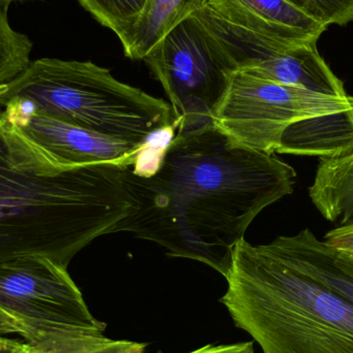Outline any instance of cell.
Instances as JSON below:
<instances>
[{
    "instance_id": "7a4b0ae2",
    "label": "cell",
    "mask_w": 353,
    "mask_h": 353,
    "mask_svg": "<svg viewBox=\"0 0 353 353\" xmlns=\"http://www.w3.org/2000/svg\"><path fill=\"white\" fill-rule=\"evenodd\" d=\"M126 167L66 165L23 134L0 105V265L45 256L68 267L130 214Z\"/></svg>"
},
{
    "instance_id": "9a60e30c",
    "label": "cell",
    "mask_w": 353,
    "mask_h": 353,
    "mask_svg": "<svg viewBox=\"0 0 353 353\" xmlns=\"http://www.w3.org/2000/svg\"><path fill=\"white\" fill-rule=\"evenodd\" d=\"M31 346L39 353H143L147 344L110 339L103 333L82 332L55 336Z\"/></svg>"
},
{
    "instance_id": "ba28073f",
    "label": "cell",
    "mask_w": 353,
    "mask_h": 353,
    "mask_svg": "<svg viewBox=\"0 0 353 353\" xmlns=\"http://www.w3.org/2000/svg\"><path fill=\"white\" fill-rule=\"evenodd\" d=\"M217 39L236 70L321 94L348 97L313 41H283L230 24L207 8L195 12Z\"/></svg>"
},
{
    "instance_id": "e0dca14e",
    "label": "cell",
    "mask_w": 353,
    "mask_h": 353,
    "mask_svg": "<svg viewBox=\"0 0 353 353\" xmlns=\"http://www.w3.org/2000/svg\"><path fill=\"white\" fill-rule=\"evenodd\" d=\"M32 46L27 35L10 27L6 8H0V86L26 70Z\"/></svg>"
},
{
    "instance_id": "9c48e42d",
    "label": "cell",
    "mask_w": 353,
    "mask_h": 353,
    "mask_svg": "<svg viewBox=\"0 0 353 353\" xmlns=\"http://www.w3.org/2000/svg\"><path fill=\"white\" fill-rule=\"evenodd\" d=\"M25 136L66 165H138L148 146L132 144L74 128L32 112L3 108Z\"/></svg>"
},
{
    "instance_id": "52a82bcc",
    "label": "cell",
    "mask_w": 353,
    "mask_h": 353,
    "mask_svg": "<svg viewBox=\"0 0 353 353\" xmlns=\"http://www.w3.org/2000/svg\"><path fill=\"white\" fill-rule=\"evenodd\" d=\"M0 313L29 345L55 336L105 330L89 310L68 267L45 256L0 265Z\"/></svg>"
},
{
    "instance_id": "44dd1931",
    "label": "cell",
    "mask_w": 353,
    "mask_h": 353,
    "mask_svg": "<svg viewBox=\"0 0 353 353\" xmlns=\"http://www.w3.org/2000/svg\"><path fill=\"white\" fill-rule=\"evenodd\" d=\"M253 342H239L226 345H205L188 353H253Z\"/></svg>"
},
{
    "instance_id": "8992f818",
    "label": "cell",
    "mask_w": 353,
    "mask_h": 353,
    "mask_svg": "<svg viewBox=\"0 0 353 353\" xmlns=\"http://www.w3.org/2000/svg\"><path fill=\"white\" fill-rule=\"evenodd\" d=\"M353 110V97H332L234 72L212 123L239 146L275 154L282 134L299 120Z\"/></svg>"
},
{
    "instance_id": "2e32d148",
    "label": "cell",
    "mask_w": 353,
    "mask_h": 353,
    "mask_svg": "<svg viewBox=\"0 0 353 353\" xmlns=\"http://www.w3.org/2000/svg\"><path fill=\"white\" fill-rule=\"evenodd\" d=\"M103 26L123 41L138 22L147 0H78Z\"/></svg>"
},
{
    "instance_id": "6da1fadb",
    "label": "cell",
    "mask_w": 353,
    "mask_h": 353,
    "mask_svg": "<svg viewBox=\"0 0 353 353\" xmlns=\"http://www.w3.org/2000/svg\"><path fill=\"white\" fill-rule=\"evenodd\" d=\"M130 214L114 228L228 276L236 245L261 212L294 192L296 173L275 157L239 146L207 124L176 132L152 171L130 167Z\"/></svg>"
},
{
    "instance_id": "7c38bea8",
    "label": "cell",
    "mask_w": 353,
    "mask_h": 353,
    "mask_svg": "<svg viewBox=\"0 0 353 353\" xmlns=\"http://www.w3.org/2000/svg\"><path fill=\"white\" fill-rule=\"evenodd\" d=\"M353 152V110L299 120L286 128L276 153L335 159Z\"/></svg>"
},
{
    "instance_id": "ffe728a7",
    "label": "cell",
    "mask_w": 353,
    "mask_h": 353,
    "mask_svg": "<svg viewBox=\"0 0 353 353\" xmlns=\"http://www.w3.org/2000/svg\"><path fill=\"white\" fill-rule=\"evenodd\" d=\"M16 336L21 337L20 330L0 313V353L10 352L24 342L17 339Z\"/></svg>"
},
{
    "instance_id": "7402d4cb",
    "label": "cell",
    "mask_w": 353,
    "mask_h": 353,
    "mask_svg": "<svg viewBox=\"0 0 353 353\" xmlns=\"http://www.w3.org/2000/svg\"><path fill=\"white\" fill-rule=\"evenodd\" d=\"M4 353H39V352H37L34 347H32V346L29 345L28 343L24 341L21 345H19L18 347Z\"/></svg>"
},
{
    "instance_id": "5b68a950",
    "label": "cell",
    "mask_w": 353,
    "mask_h": 353,
    "mask_svg": "<svg viewBox=\"0 0 353 353\" xmlns=\"http://www.w3.org/2000/svg\"><path fill=\"white\" fill-rule=\"evenodd\" d=\"M143 61L169 97L176 132L212 123V115L236 72L196 14L174 27Z\"/></svg>"
},
{
    "instance_id": "ac0fdd59",
    "label": "cell",
    "mask_w": 353,
    "mask_h": 353,
    "mask_svg": "<svg viewBox=\"0 0 353 353\" xmlns=\"http://www.w3.org/2000/svg\"><path fill=\"white\" fill-rule=\"evenodd\" d=\"M323 26L353 23V0H286Z\"/></svg>"
},
{
    "instance_id": "8fae6325",
    "label": "cell",
    "mask_w": 353,
    "mask_h": 353,
    "mask_svg": "<svg viewBox=\"0 0 353 353\" xmlns=\"http://www.w3.org/2000/svg\"><path fill=\"white\" fill-rule=\"evenodd\" d=\"M205 8L230 24L279 41L317 43L327 30L286 0H209Z\"/></svg>"
},
{
    "instance_id": "d6986e66",
    "label": "cell",
    "mask_w": 353,
    "mask_h": 353,
    "mask_svg": "<svg viewBox=\"0 0 353 353\" xmlns=\"http://www.w3.org/2000/svg\"><path fill=\"white\" fill-rule=\"evenodd\" d=\"M323 241L331 246L353 255V224L347 226H337L325 234Z\"/></svg>"
},
{
    "instance_id": "277c9868",
    "label": "cell",
    "mask_w": 353,
    "mask_h": 353,
    "mask_svg": "<svg viewBox=\"0 0 353 353\" xmlns=\"http://www.w3.org/2000/svg\"><path fill=\"white\" fill-rule=\"evenodd\" d=\"M0 105L141 146H149L157 134L174 132L169 103L90 61L30 62L0 86Z\"/></svg>"
},
{
    "instance_id": "3957f363",
    "label": "cell",
    "mask_w": 353,
    "mask_h": 353,
    "mask_svg": "<svg viewBox=\"0 0 353 353\" xmlns=\"http://www.w3.org/2000/svg\"><path fill=\"white\" fill-rule=\"evenodd\" d=\"M219 302L263 353H353V306L243 239Z\"/></svg>"
},
{
    "instance_id": "5bb4252c",
    "label": "cell",
    "mask_w": 353,
    "mask_h": 353,
    "mask_svg": "<svg viewBox=\"0 0 353 353\" xmlns=\"http://www.w3.org/2000/svg\"><path fill=\"white\" fill-rule=\"evenodd\" d=\"M209 0H147L138 22L121 41L126 57L143 60L174 27L186 20Z\"/></svg>"
},
{
    "instance_id": "4fadbf2b",
    "label": "cell",
    "mask_w": 353,
    "mask_h": 353,
    "mask_svg": "<svg viewBox=\"0 0 353 353\" xmlns=\"http://www.w3.org/2000/svg\"><path fill=\"white\" fill-rule=\"evenodd\" d=\"M309 196L319 213L337 226L353 224V152L321 159Z\"/></svg>"
},
{
    "instance_id": "603a6c76",
    "label": "cell",
    "mask_w": 353,
    "mask_h": 353,
    "mask_svg": "<svg viewBox=\"0 0 353 353\" xmlns=\"http://www.w3.org/2000/svg\"><path fill=\"white\" fill-rule=\"evenodd\" d=\"M12 1H28V0H0V3L4 4V6H6V4L10 3V2Z\"/></svg>"
},
{
    "instance_id": "30bf717a",
    "label": "cell",
    "mask_w": 353,
    "mask_h": 353,
    "mask_svg": "<svg viewBox=\"0 0 353 353\" xmlns=\"http://www.w3.org/2000/svg\"><path fill=\"white\" fill-rule=\"evenodd\" d=\"M263 248L353 306V255L319 240L309 228L278 236Z\"/></svg>"
}]
</instances>
